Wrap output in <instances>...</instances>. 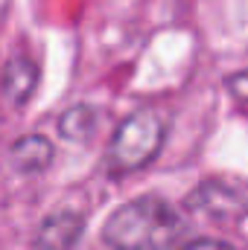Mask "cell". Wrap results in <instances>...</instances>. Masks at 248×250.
I'll list each match as a JSON object with an SVG mask.
<instances>
[{
	"mask_svg": "<svg viewBox=\"0 0 248 250\" xmlns=\"http://www.w3.org/2000/svg\"><path fill=\"white\" fill-rule=\"evenodd\" d=\"M228 90H231L234 99L248 102V70H240V73L228 76Z\"/></svg>",
	"mask_w": 248,
	"mask_h": 250,
	"instance_id": "ba28073f",
	"label": "cell"
},
{
	"mask_svg": "<svg viewBox=\"0 0 248 250\" xmlns=\"http://www.w3.org/2000/svg\"><path fill=\"white\" fill-rule=\"evenodd\" d=\"M181 250H234V248L228 242H219V239H196V242L184 245Z\"/></svg>",
	"mask_w": 248,
	"mask_h": 250,
	"instance_id": "9c48e42d",
	"label": "cell"
},
{
	"mask_svg": "<svg viewBox=\"0 0 248 250\" xmlns=\"http://www.w3.org/2000/svg\"><path fill=\"white\" fill-rule=\"evenodd\" d=\"M164 143H167V114L152 105L137 108L117 125L105 151V163L114 175L137 172L161 154Z\"/></svg>",
	"mask_w": 248,
	"mask_h": 250,
	"instance_id": "7a4b0ae2",
	"label": "cell"
},
{
	"mask_svg": "<svg viewBox=\"0 0 248 250\" xmlns=\"http://www.w3.org/2000/svg\"><path fill=\"white\" fill-rule=\"evenodd\" d=\"M38 87V64L29 56H9L3 67V96L12 105H26Z\"/></svg>",
	"mask_w": 248,
	"mask_h": 250,
	"instance_id": "8992f818",
	"label": "cell"
},
{
	"mask_svg": "<svg viewBox=\"0 0 248 250\" xmlns=\"http://www.w3.org/2000/svg\"><path fill=\"white\" fill-rule=\"evenodd\" d=\"M184 236L187 215L161 195L125 201L102 224V239L114 250H170Z\"/></svg>",
	"mask_w": 248,
	"mask_h": 250,
	"instance_id": "6da1fadb",
	"label": "cell"
},
{
	"mask_svg": "<svg viewBox=\"0 0 248 250\" xmlns=\"http://www.w3.org/2000/svg\"><path fill=\"white\" fill-rule=\"evenodd\" d=\"M187 207L193 212H204L210 215L213 221H237L243 212H246V204L240 198V192H234L225 184H201L190 198H187Z\"/></svg>",
	"mask_w": 248,
	"mask_h": 250,
	"instance_id": "3957f363",
	"label": "cell"
},
{
	"mask_svg": "<svg viewBox=\"0 0 248 250\" xmlns=\"http://www.w3.org/2000/svg\"><path fill=\"white\" fill-rule=\"evenodd\" d=\"M82 230H85L82 212H76L70 207L53 209L35 233V250H70L79 242Z\"/></svg>",
	"mask_w": 248,
	"mask_h": 250,
	"instance_id": "277c9868",
	"label": "cell"
},
{
	"mask_svg": "<svg viewBox=\"0 0 248 250\" xmlns=\"http://www.w3.org/2000/svg\"><path fill=\"white\" fill-rule=\"evenodd\" d=\"M53 143L41 134H26V137H18L9 148V163L15 172L21 175H38L44 172L50 163H53Z\"/></svg>",
	"mask_w": 248,
	"mask_h": 250,
	"instance_id": "5b68a950",
	"label": "cell"
},
{
	"mask_svg": "<svg viewBox=\"0 0 248 250\" xmlns=\"http://www.w3.org/2000/svg\"><path fill=\"white\" fill-rule=\"evenodd\" d=\"M94 131H97V111L91 105H85V102L67 108L62 114V120H59V134L64 140H73V143L91 140Z\"/></svg>",
	"mask_w": 248,
	"mask_h": 250,
	"instance_id": "52a82bcc",
	"label": "cell"
}]
</instances>
